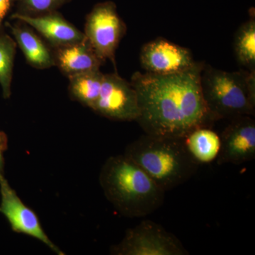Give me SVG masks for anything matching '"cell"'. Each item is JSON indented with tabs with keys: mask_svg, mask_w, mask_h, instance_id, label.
Listing matches in <instances>:
<instances>
[{
	"mask_svg": "<svg viewBox=\"0 0 255 255\" xmlns=\"http://www.w3.org/2000/svg\"><path fill=\"white\" fill-rule=\"evenodd\" d=\"M204 65L196 61L189 70L170 75L135 72L132 75L140 110L136 122L145 134L182 138L214 122L201 90Z\"/></svg>",
	"mask_w": 255,
	"mask_h": 255,
	"instance_id": "1",
	"label": "cell"
},
{
	"mask_svg": "<svg viewBox=\"0 0 255 255\" xmlns=\"http://www.w3.org/2000/svg\"><path fill=\"white\" fill-rule=\"evenodd\" d=\"M99 180L107 200L126 217H145L163 204L166 191L126 155L109 157Z\"/></svg>",
	"mask_w": 255,
	"mask_h": 255,
	"instance_id": "2",
	"label": "cell"
},
{
	"mask_svg": "<svg viewBox=\"0 0 255 255\" xmlns=\"http://www.w3.org/2000/svg\"><path fill=\"white\" fill-rule=\"evenodd\" d=\"M124 155L133 161L164 191L189 181L197 164L186 150L182 138L142 135L128 144Z\"/></svg>",
	"mask_w": 255,
	"mask_h": 255,
	"instance_id": "3",
	"label": "cell"
},
{
	"mask_svg": "<svg viewBox=\"0 0 255 255\" xmlns=\"http://www.w3.org/2000/svg\"><path fill=\"white\" fill-rule=\"evenodd\" d=\"M203 97L214 122L255 114V71L228 72L204 63Z\"/></svg>",
	"mask_w": 255,
	"mask_h": 255,
	"instance_id": "4",
	"label": "cell"
},
{
	"mask_svg": "<svg viewBox=\"0 0 255 255\" xmlns=\"http://www.w3.org/2000/svg\"><path fill=\"white\" fill-rule=\"evenodd\" d=\"M114 255H188L182 242L161 225L143 220L126 231L123 239L110 248Z\"/></svg>",
	"mask_w": 255,
	"mask_h": 255,
	"instance_id": "5",
	"label": "cell"
},
{
	"mask_svg": "<svg viewBox=\"0 0 255 255\" xmlns=\"http://www.w3.org/2000/svg\"><path fill=\"white\" fill-rule=\"evenodd\" d=\"M127 26L112 1L97 3L87 15L84 34L104 63L110 60L117 69L116 52Z\"/></svg>",
	"mask_w": 255,
	"mask_h": 255,
	"instance_id": "6",
	"label": "cell"
},
{
	"mask_svg": "<svg viewBox=\"0 0 255 255\" xmlns=\"http://www.w3.org/2000/svg\"><path fill=\"white\" fill-rule=\"evenodd\" d=\"M91 110L117 122H136L140 115L135 89L117 72L104 74L100 95Z\"/></svg>",
	"mask_w": 255,
	"mask_h": 255,
	"instance_id": "7",
	"label": "cell"
},
{
	"mask_svg": "<svg viewBox=\"0 0 255 255\" xmlns=\"http://www.w3.org/2000/svg\"><path fill=\"white\" fill-rule=\"evenodd\" d=\"M0 214L6 218L14 232L38 240L55 254L65 255L50 239L36 213L20 199L4 174L0 175Z\"/></svg>",
	"mask_w": 255,
	"mask_h": 255,
	"instance_id": "8",
	"label": "cell"
},
{
	"mask_svg": "<svg viewBox=\"0 0 255 255\" xmlns=\"http://www.w3.org/2000/svg\"><path fill=\"white\" fill-rule=\"evenodd\" d=\"M140 62L146 73L162 75L185 71L196 63L189 48L161 37L142 46Z\"/></svg>",
	"mask_w": 255,
	"mask_h": 255,
	"instance_id": "9",
	"label": "cell"
},
{
	"mask_svg": "<svg viewBox=\"0 0 255 255\" xmlns=\"http://www.w3.org/2000/svg\"><path fill=\"white\" fill-rule=\"evenodd\" d=\"M219 164H241L255 157V122L251 116H239L231 122L221 136Z\"/></svg>",
	"mask_w": 255,
	"mask_h": 255,
	"instance_id": "10",
	"label": "cell"
},
{
	"mask_svg": "<svg viewBox=\"0 0 255 255\" xmlns=\"http://www.w3.org/2000/svg\"><path fill=\"white\" fill-rule=\"evenodd\" d=\"M9 18L27 23L52 48L68 46L85 39L83 31L68 21L58 11L36 16L11 14Z\"/></svg>",
	"mask_w": 255,
	"mask_h": 255,
	"instance_id": "11",
	"label": "cell"
},
{
	"mask_svg": "<svg viewBox=\"0 0 255 255\" xmlns=\"http://www.w3.org/2000/svg\"><path fill=\"white\" fill-rule=\"evenodd\" d=\"M6 21L17 47L22 52L30 66L37 70H46L55 66L53 50L33 28L20 20Z\"/></svg>",
	"mask_w": 255,
	"mask_h": 255,
	"instance_id": "12",
	"label": "cell"
},
{
	"mask_svg": "<svg viewBox=\"0 0 255 255\" xmlns=\"http://www.w3.org/2000/svg\"><path fill=\"white\" fill-rule=\"evenodd\" d=\"M53 50L55 66L67 78L100 70L101 66L105 64L86 38L78 43Z\"/></svg>",
	"mask_w": 255,
	"mask_h": 255,
	"instance_id": "13",
	"label": "cell"
},
{
	"mask_svg": "<svg viewBox=\"0 0 255 255\" xmlns=\"http://www.w3.org/2000/svg\"><path fill=\"white\" fill-rule=\"evenodd\" d=\"M182 140L186 150L198 165L211 163L219 156L221 136L209 127L196 128Z\"/></svg>",
	"mask_w": 255,
	"mask_h": 255,
	"instance_id": "14",
	"label": "cell"
},
{
	"mask_svg": "<svg viewBox=\"0 0 255 255\" xmlns=\"http://www.w3.org/2000/svg\"><path fill=\"white\" fill-rule=\"evenodd\" d=\"M104 73L100 70L87 72L69 77L70 99L91 110L100 95Z\"/></svg>",
	"mask_w": 255,
	"mask_h": 255,
	"instance_id": "15",
	"label": "cell"
},
{
	"mask_svg": "<svg viewBox=\"0 0 255 255\" xmlns=\"http://www.w3.org/2000/svg\"><path fill=\"white\" fill-rule=\"evenodd\" d=\"M236 60L248 71H255V18H251L238 28L234 38Z\"/></svg>",
	"mask_w": 255,
	"mask_h": 255,
	"instance_id": "16",
	"label": "cell"
},
{
	"mask_svg": "<svg viewBox=\"0 0 255 255\" xmlns=\"http://www.w3.org/2000/svg\"><path fill=\"white\" fill-rule=\"evenodd\" d=\"M16 48L17 45L13 37L6 32L0 35V86L5 100L9 99L11 95Z\"/></svg>",
	"mask_w": 255,
	"mask_h": 255,
	"instance_id": "17",
	"label": "cell"
},
{
	"mask_svg": "<svg viewBox=\"0 0 255 255\" xmlns=\"http://www.w3.org/2000/svg\"><path fill=\"white\" fill-rule=\"evenodd\" d=\"M71 0H17L12 14L36 16L58 11Z\"/></svg>",
	"mask_w": 255,
	"mask_h": 255,
	"instance_id": "18",
	"label": "cell"
},
{
	"mask_svg": "<svg viewBox=\"0 0 255 255\" xmlns=\"http://www.w3.org/2000/svg\"><path fill=\"white\" fill-rule=\"evenodd\" d=\"M16 2L17 0H0V35L6 32V21L5 20L16 6Z\"/></svg>",
	"mask_w": 255,
	"mask_h": 255,
	"instance_id": "19",
	"label": "cell"
},
{
	"mask_svg": "<svg viewBox=\"0 0 255 255\" xmlns=\"http://www.w3.org/2000/svg\"><path fill=\"white\" fill-rule=\"evenodd\" d=\"M7 136L4 132L0 131V175L4 173V152L7 149Z\"/></svg>",
	"mask_w": 255,
	"mask_h": 255,
	"instance_id": "20",
	"label": "cell"
}]
</instances>
